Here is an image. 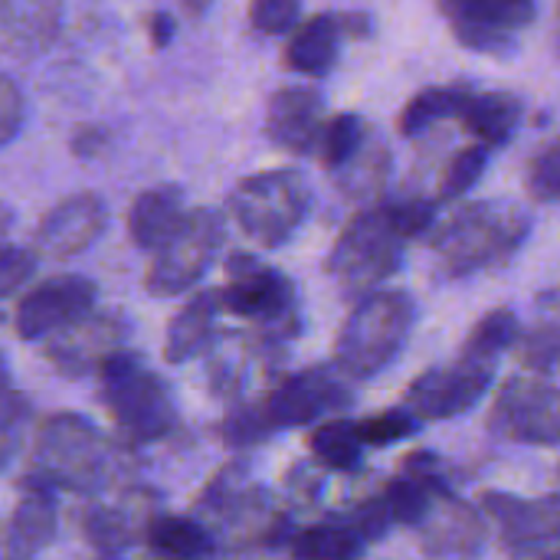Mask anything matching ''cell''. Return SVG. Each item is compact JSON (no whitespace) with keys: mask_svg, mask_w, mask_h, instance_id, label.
<instances>
[{"mask_svg":"<svg viewBox=\"0 0 560 560\" xmlns=\"http://www.w3.org/2000/svg\"><path fill=\"white\" fill-rule=\"evenodd\" d=\"M555 49H558V56H560V0H558V10H555Z\"/></svg>","mask_w":560,"mask_h":560,"instance_id":"7dc6e473","label":"cell"},{"mask_svg":"<svg viewBox=\"0 0 560 560\" xmlns=\"http://www.w3.org/2000/svg\"><path fill=\"white\" fill-rule=\"evenodd\" d=\"M308 450H312V456H315V463L322 469L351 472V469L361 466L364 440L358 433V423H351V420H328V423L312 430Z\"/></svg>","mask_w":560,"mask_h":560,"instance_id":"83f0119b","label":"cell"},{"mask_svg":"<svg viewBox=\"0 0 560 560\" xmlns=\"http://www.w3.org/2000/svg\"><path fill=\"white\" fill-rule=\"evenodd\" d=\"M174 33H177V20H174L171 13L158 10V13H151V16H148V36H151V46H154V49L171 46Z\"/></svg>","mask_w":560,"mask_h":560,"instance_id":"ee69618b","label":"cell"},{"mask_svg":"<svg viewBox=\"0 0 560 560\" xmlns=\"http://www.w3.org/2000/svg\"><path fill=\"white\" fill-rule=\"evenodd\" d=\"M177 3L184 7V13H187V16H203V10H207L213 0H177Z\"/></svg>","mask_w":560,"mask_h":560,"instance_id":"bcb514c9","label":"cell"},{"mask_svg":"<svg viewBox=\"0 0 560 560\" xmlns=\"http://www.w3.org/2000/svg\"><path fill=\"white\" fill-rule=\"evenodd\" d=\"M368 541L348 528L345 522L331 518L325 525H315V528H305L292 538L289 545V555L292 558H318V560H348L364 555Z\"/></svg>","mask_w":560,"mask_h":560,"instance_id":"f1b7e54d","label":"cell"},{"mask_svg":"<svg viewBox=\"0 0 560 560\" xmlns=\"http://www.w3.org/2000/svg\"><path fill=\"white\" fill-rule=\"evenodd\" d=\"M338 522H345L348 528H354L368 545H374V541L387 538V532H390V525H394V515H390V509H387V502H384V492H381V495H374V499L354 505L351 512L338 515Z\"/></svg>","mask_w":560,"mask_h":560,"instance_id":"f35d334b","label":"cell"},{"mask_svg":"<svg viewBox=\"0 0 560 560\" xmlns=\"http://www.w3.org/2000/svg\"><path fill=\"white\" fill-rule=\"evenodd\" d=\"M417 302L407 292H368L345 318L335 341V364L351 381H371L387 371L410 341Z\"/></svg>","mask_w":560,"mask_h":560,"instance_id":"7a4b0ae2","label":"cell"},{"mask_svg":"<svg viewBox=\"0 0 560 560\" xmlns=\"http://www.w3.org/2000/svg\"><path fill=\"white\" fill-rule=\"evenodd\" d=\"M226 285L220 289L223 312L259 325L266 335L285 338L295 331V285L272 266H262L249 253H233L226 259Z\"/></svg>","mask_w":560,"mask_h":560,"instance_id":"ba28073f","label":"cell"},{"mask_svg":"<svg viewBox=\"0 0 560 560\" xmlns=\"http://www.w3.org/2000/svg\"><path fill=\"white\" fill-rule=\"evenodd\" d=\"M341 36H345V26L338 13H315L289 36V46H285L289 69L305 72V75H328L338 62Z\"/></svg>","mask_w":560,"mask_h":560,"instance_id":"cb8c5ba5","label":"cell"},{"mask_svg":"<svg viewBox=\"0 0 560 560\" xmlns=\"http://www.w3.org/2000/svg\"><path fill=\"white\" fill-rule=\"evenodd\" d=\"M62 30V0H0V46L10 59L33 62Z\"/></svg>","mask_w":560,"mask_h":560,"instance_id":"ffe728a7","label":"cell"},{"mask_svg":"<svg viewBox=\"0 0 560 560\" xmlns=\"http://www.w3.org/2000/svg\"><path fill=\"white\" fill-rule=\"evenodd\" d=\"M489 154H492V144H486V141H472L463 151H456L443 171L440 200H459L463 194H469L479 184V177L486 174Z\"/></svg>","mask_w":560,"mask_h":560,"instance_id":"d6a6232c","label":"cell"},{"mask_svg":"<svg viewBox=\"0 0 560 560\" xmlns=\"http://www.w3.org/2000/svg\"><path fill=\"white\" fill-rule=\"evenodd\" d=\"M36 272V256L33 249H23V246H13V243H3V256H0V295L3 299H13Z\"/></svg>","mask_w":560,"mask_h":560,"instance_id":"60d3db41","label":"cell"},{"mask_svg":"<svg viewBox=\"0 0 560 560\" xmlns=\"http://www.w3.org/2000/svg\"><path fill=\"white\" fill-rule=\"evenodd\" d=\"M407 243L410 240L394 223L387 203H371L368 210L354 213L348 226L338 233L325 259V272L338 282L341 292L368 295L400 269Z\"/></svg>","mask_w":560,"mask_h":560,"instance_id":"277c9868","label":"cell"},{"mask_svg":"<svg viewBox=\"0 0 560 560\" xmlns=\"http://www.w3.org/2000/svg\"><path fill=\"white\" fill-rule=\"evenodd\" d=\"M325 131V98L312 85H285L269 98L266 138L289 154H315Z\"/></svg>","mask_w":560,"mask_h":560,"instance_id":"d6986e66","label":"cell"},{"mask_svg":"<svg viewBox=\"0 0 560 560\" xmlns=\"http://www.w3.org/2000/svg\"><path fill=\"white\" fill-rule=\"evenodd\" d=\"M394 223L400 226V233L407 240L423 236L433 223H436V210H440V197H423V194H410V197H397V200H384Z\"/></svg>","mask_w":560,"mask_h":560,"instance_id":"8d00e7d4","label":"cell"},{"mask_svg":"<svg viewBox=\"0 0 560 560\" xmlns=\"http://www.w3.org/2000/svg\"><path fill=\"white\" fill-rule=\"evenodd\" d=\"M187 217L184 210V190L174 184L148 187L138 194V200L128 210V236L138 249H158Z\"/></svg>","mask_w":560,"mask_h":560,"instance_id":"603a6c76","label":"cell"},{"mask_svg":"<svg viewBox=\"0 0 560 560\" xmlns=\"http://www.w3.org/2000/svg\"><path fill=\"white\" fill-rule=\"evenodd\" d=\"M302 13V0H253L249 3V23L256 33L266 36H282L295 30Z\"/></svg>","mask_w":560,"mask_h":560,"instance_id":"ab89813d","label":"cell"},{"mask_svg":"<svg viewBox=\"0 0 560 560\" xmlns=\"http://www.w3.org/2000/svg\"><path fill=\"white\" fill-rule=\"evenodd\" d=\"M528 194L541 203H560V138L541 148L525 174Z\"/></svg>","mask_w":560,"mask_h":560,"instance_id":"d590c367","label":"cell"},{"mask_svg":"<svg viewBox=\"0 0 560 560\" xmlns=\"http://www.w3.org/2000/svg\"><path fill=\"white\" fill-rule=\"evenodd\" d=\"M108 226V207L98 194H72L59 200L36 226V249L52 259H72L85 253Z\"/></svg>","mask_w":560,"mask_h":560,"instance_id":"2e32d148","label":"cell"},{"mask_svg":"<svg viewBox=\"0 0 560 560\" xmlns=\"http://www.w3.org/2000/svg\"><path fill=\"white\" fill-rule=\"evenodd\" d=\"M541 555H545V558H560V545H551V548H545Z\"/></svg>","mask_w":560,"mask_h":560,"instance_id":"c3c4849f","label":"cell"},{"mask_svg":"<svg viewBox=\"0 0 560 560\" xmlns=\"http://www.w3.org/2000/svg\"><path fill=\"white\" fill-rule=\"evenodd\" d=\"M26 121V102L13 82V75H3L0 79V141L3 144H13L20 128Z\"/></svg>","mask_w":560,"mask_h":560,"instance_id":"b9f144b4","label":"cell"},{"mask_svg":"<svg viewBox=\"0 0 560 560\" xmlns=\"http://www.w3.org/2000/svg\"><path fill=\"white\" fill-rule=\"evenodd\" d=\"M420 417L410 413L404 404L394 407V410H384V413H374V417H364L358 420V433L364 440V446H390V443H400V440H410L417 430H420Z\"/></svg>","mask_w":560,"mask_h":560,"instance_id":"e575fe53","label":"cell"},{"mask_svg":"<svg viewBox=\"0 0 560 560\" xmlns=\"http://www.w3.org/2000/svg\"><path fill=\"white\" fill-rule=\"evenodd\" d=\"M338 174V187L348 197L358 200H374L377 194H384L387 177H390V154L381 141H368L345 167L335 171Z\"/></svg>","mask_w":560,"mask_h":560,"instance_id":"f546056e","label":"cell"},{"mask_svg":"<svg viewBox=\"0 0 560 560\" xmlns=\"http://www.w3.org/2000/svg\"><path fill=\"white\" fill-rule=\"evenodd\" d=\"M440 13L450 20L459 46L489 56H509L518 43V30L538 16V0H440Z\"/></svg>","mask_w":560,"mask_h":560,"instance_id":"7c38bea8","label":"cell"},{"mask_svg":"<svg viewBox=\"0 0 560 560\" xmlns=\"http://www.w3.org/2000/svg\"><path fill=\"white\" fill-rule=\"evenodd\" d=\"M223 308L220 292L203 289L197 295H190L171 318L167 331H164V361L167 364H184L197 354H203L213 341L217 331V315Z\"/></svg>","mask_w":560,"mask_h":560,"instance_id":"7402d4cb","label":"cell"},{"mask_svg":"<svg viewBox=\"0 0 560 560\" xmlns=\"http://www.w3.org/2000/svg\"><path fill=\"white\" fill-rule=\"evenodd\" d=\"M489 423L512 443L560 446V384L538 371L509 377Z\"/></svg>","mask_w":560,"mask_h":560,"instance_id":"9c48e42d","label":"cell"},{"mask_svg":"<svg viewBox=\"0 0 560 560\" xmlns=\"http://www.w3.org/2000/svg\"><path fill=\"white\" fill-rule=\"evenodd\" d=\"M30 423V400L10 384V377H3V420H0V433H3V466H10V459L20 450V440L26 433Z\"/></svg>","mask_w":560,"mask_h":560,"instance_id":"74e56055","label":"cell"},{"mask_svg":"<svg viewBox=\"0 0 560 560\" xmlns=\"http://www.w3.org/2000/svg\"><path fill=\"white\" fill-rule=\"evenodd\" d=\"M495 377V364L492 361H479L469 354H459L453 364H440L427 374H420L407 394H404V407L410 413H417L423 423L430 420H453L466 410H472L486 390L492 387Z\"/></svg>","mask_w":560,"mask_h":560,"instance_id":"30bf717a","label":"cell"},{"mask_svg":"<svg viewBox=\"0 0 560 560\" xmlns=\"http://www.w3.org/2000/svg\"><path fill=\"white\" fill-rule=\"evenodd\" d=\"M522 115H525V105H522L518 95L469 89V98H466V105L459 112V121L476 141L502 148V144H509L515 138V131L522 125Z\"/></svg>","mask_w":560,"mask_h":560,"instance_id":"d4e9b609","label":"cell"},{"mask_svg":"<svg viewBox=\"0 0 560 560\" xmlns=\"http://www.w3.org/2000/svg\"><path fill=\"white\" fill-rule=\"evenodd\" d=\"M98 394H102L115 427L131 443L164 440L177 427L171 387L135 351L121 348L102 364Z\"/></svg>","mask_w":560,"mask_h":560,"instance_id":"3957f363","label":"cell"},{"mask_svg":"<svg viewBox=\"0 0 560 560\" xmlns=\"http://www.w3.org/2000/svg\"><path fill=\"white\" fill-rule=\"evenodd\" d=\"M233 220L256 246H282L289 243L312 210V187L292 167L262 171L243 177L226 200Z\"/></svg>","mask_w":560,"mask_h":560,"instance_id":"8992f818","label":"cell"},{"mask_svg":"<svg viewBox=\"0 0 560 560\" xmlns=\"http://www.w3.org/2000/svg\"><path fill=\"white\" fill-rule=\"evenodd\" d=\"M482 509L499 525V538L512 555H541L560 541V495L518 499L509 492H486Z\"/></svg>","mask_w":560,"mask_h":560,"instance_id":"9a60e30c","label":"cell"},{"mask_svg":"<svg viewBox=\"0 0 560 560\" xmlns=\"http://www.w3.org/2000/svg\"><path fill=\"white\" fill-rule=\"evenodd\" d=\"M466 98H469L466 85H430L404 105L397 128L404 138H417L443 118H459Z\"/></svg>","mask_w":560,"mask_h":560,"instance_id":"4316f807","label":"cell"},{"mask_svg":"<svg viewBox=\"0 0 560 560\" xmlns=\"http://www.w3.org/2000/svg\"><path fill=\"white\" fill-rule=\"evenodd\" d=\"M341 26H345V36H368L371 20L364 13H341Z\"/></svg>","mask_w":560,"mask_h":560,"instance_id":"f6af8a7d","label":"cell"},{"mask_svg":"<svg viewBox=\"0 0 560 560\" xmlns=\"http://www.w3.org/2000/svg\"><path fill=\"white\" fill-rule=\"evenodd\" d=\"M532 217L509 200H476L446 217L433 236V262L443 279H463L509 262L528 240Z\"/></svg>","mask_w":560,"mask_h":560,"instance_id":"6da1fadb","label":"cell"},{"mask_svg":"<svg viewBox=\"0 0 560 560\" xmlns=\"http://www.w3.org/2000/svg\"><path fill=\"white\" fill-rule=\"evenodd\" d=\"M522 322L512 308H495L486 318H479V325L472 328V335L463 345V354L479 358V361H499L502 351H509L518 341Z\"/></svg>","mask_w":560,"mask_h":560,"instance_id":"1f68e13d","label":"cell"},{"mask_svg":"<svg viewBox=\"0 0 560 560\" xmlns=\"http://www.w3.org/2000/svg\"><path fill=\"white\" fill-rule=\"evenodd\" d=\"M98 289L85 276H56L30 289L13 312V331L23 341H43L52 331L66 328L79 315L92 312Z\"/></svg>","mask_w":560,"mask_h":560,"instance_id":"5bb4252c","label":"cell"},{"mask_svg":"<svg viewBox=\"0 0 560 560\" xmlns=\"http://www.w3.org/2000/svg\"><path fill=\"white\" fill-rule=\"evenodd\" d=\"M368 144V125L358 112H341L335 115L325 131H322V141H318V161L335 174L338 167H345L361 148Z\"/></svg>","mask_w":560,"mask_h":560,"instance_id":"4dcf8cb0","label":"cell"},{"mask_svg":"<svg viewBox=\"0 0 560 560\" xmlns=\"http://www.w3.org/2000/svg\"><path fill=\"white\" fill-rule=\"evenodd\" d=\"M148 551L167 558H207L217 551V535L203 518H154L148 528Z\"/></svg>","mask_w":560,"mask_h":560,"instance_id":"484cf974","label":"cell"},{"mask_svg":"<svg viewBox=\"0 0 560 560\" xmlns=\"http://www.w3.org/2000/svg\"><path fill=\"white\" fill-rule=\"evenodd\" d=\"M128 325L118 312H85L66 328L43 338V358L56 374L75 381L102 371V364L125 348Z\"/></svg>","mask_w":560,"mask_h":560,"instance_id":"4fadbf2b","label":"cell"},{"mask_svg":"<svg viewBox=\"0 0 560 560\" xmlns=\"http://www.w3.org/2000/svg\"><path fill=\"white\" fill-rule=\"evenodd\" d=\"M33 469L59 489L98 492L112 479L115 453L92 420L79 413H52L36 430Z\"/></svg>","mask_w":560,"mask_h":560,"instance_id":"5b68a950","label":"cell"},{"mask_svg":"<svg viewBox=\"0 0 560 560\" xmlns=\"http://www.w3.org/2000/svg\"><path fill=\"white\" fill-rule=\"evenodd\" d=\"M223 236H226V226L217 210H207V207L187 210L180 226L158 249H151L144 292L158 299H171V295L194 289L200 276L210 269L217 249L223 246Z\"/></svg>","mask_w":560,"mask_h":560,"instance_id":"52a82bcc","label":"cell"},{"mask_svg":"<svg viewBox=\"0 0 560 560\" xmlns=\"http://www.w3.org/2000/svg\"><path fill=\"white\" fill-rule=\"evenodd\" d=\"M351 400L354 390L348 384V374L338 364L335 368L318 364L282 377L266 394L262 404L276 430H285V427H308L328 413H341L345 407H351Z\"/></svg>","mask_w":560,"mask_h":560,"instance_id":"8fae6325","label":"cell"},{"mask_svg":"<svg viewBox=\"0 0 560 560\" xmlns=\"http://www.w3.org/2000/svg\"><path fill=\"white\" fill-rule=\"evenodd\" d=\"M20 502L7 518L3 535V555L10 560L33 558L46 551L56 538V482H49L43 472H30L16 482Z\"/></svg>","mask_w":560,"mask_h":560,"instance_id":"ac0fdd59","label":"cell"},{"mask_svg":"<svg viewBox=\"0 0 560 560\" xmlns=\"http://www.w3.org/2000/svg\"><path fill=\"white\" fill-rule=\"evenodd\" d=\"M420 548L436 558H469L479 555L486 545V522L482 515L456 499L453 492L436 495L430 515L417 525Z\"/></svg>","mask_w":560,"mask_h":560,"instance_id":"44dd1931","label":"cell"},{"mask_svg":"<svg viewBox=\"0 0 560 560\" xmlns=\"http://www.w3.org/2000/svg\"><path fill=\"white\" fill-rule=\"evenodd\" d=\"M154 522V495L151 492H125L115 502H92L82 512V538L95 555L115 558L148 541V528Z\"/></svg>","mask_w":560,"mask_h":560,"instance_id":"e0dca14e","label":"cell"},{"mask_svg":"<svg viewBox=\"0 0 560 560\" xmlns=\"http://www.w3.org/2000/svg\"><path fill=\"white\" fill-rule=\"evenodd\" d=\"M108 144V131L102 125H79L69 138V151L82 161H92L105 151Z\"/></svg>","mask_w":560,"mask_h":560,"instance_id":"7bdbcfd3","label":"cell"},{"mask_svg":"<svg viewBox=\"0 0 560 560\" xmlns=\"http://www.w3.org/2000/svg\"><path fill=\"white\" fill-rule=\"evenodd\" d=\"M276 433V423L266 413V404H240L226 413V420L220 423V440L230 450H249L259 446L266 436Z\"/></svg>","mask_w":560,"mask_h":560,"instance_id":"836d02e7","label":"cell"}]
</instances>
